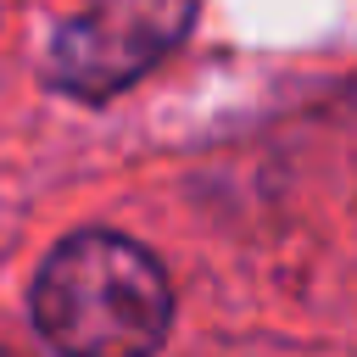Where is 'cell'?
<instances>
[{
    "mask_svg": "<svg viewBox=\"0 0 357 357\" xmlns=\"http://www.w3.org/2000/svg\"><path fill=\"white\" fill-rule=\"evenodd\" d=\"M33 324L61 357H151L173 324V290L145 245L89 229L45 257Z\"/></svg>",
    "mask_w": 357,
    "mask_h": 357,
    "instance_id": "cell-1",
    "label": "cell"
},
{
    "mask_svg": "<svg viewBox=\"0 0 357 357\" xmlns=\"http://www.w3.org/2000/svg\"><path fill=\"white\" fill-rule=\"evenodd\" d=\"M195 0H100L56 33L50 78L73 95H112L156 67L190 28Z\"/></svg>",
    "mask_w": 357,
    "mask_h": 357,
    "instance_id": "cell-2",
    "label": "cell"
},
{
    "mask_svg": "<svg viewBox=\"0 0 357 357\" xmlns=\"http://www.w3.org/2000/svg\"><path fill=\"white\" fill-rule=\"evenodd\" d=\"M0 357H6V351H0Z\"/></svg>",
    "mask_w": 357,
    "mask_h": 357,
    "instance_id": "cell-3",
    "label": "cell"
}]
</instances>
